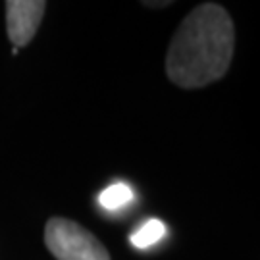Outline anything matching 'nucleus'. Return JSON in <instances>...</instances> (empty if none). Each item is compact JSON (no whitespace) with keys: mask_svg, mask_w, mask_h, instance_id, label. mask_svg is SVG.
<instances>
[{"mask_svg":"<svg viewBox=\"0 0 260 260\" xmlns=\"http://www.w3.org/2000/svg\"><path fill=\"white\" fill-rule=\"evenodd\" d=\"M235 33L230 14L206 2L179 25L166 56V74L183 89H199L225 75L232 64Z\"/></svg>","mask_w":260,"mask_h":260,"instance_id":"nucleus-1","label":"nucleus"},{"mask_svg":"<svg viewBox=\"0 0 260 260\" xmlns=\"http://www.w3.org/2000/svg\"><path fill=\"white\" fill-rule=\"evenodd\" d=\"M45 243L56 260H110L104 245L91 232L66 218H50Z\"/></svg>","mask_w":260,"mask_h":260,"instance_id":"nucleus-2","label":"nucleus"},{"mask_svg":"<svg viewBox=\"0 0 260 260\" xmlns=\"http://www.w3.org/2000/svg\"><path fill=\"white\" fill-rule=\"evenodd\" d=\"M47 2L43 0H8L6 2V29L14 48L31 43L45 16Z\"/></svg>","mask_w":260,"mask_h":260,"instance_id":"nucleus-3","label":"nucleus"},{"mask_svg":"<svg viewBox=\"0 0 260 260\" xmlns=\"http://www.w3.org/2000/svg\"><path fill=\"white\" fill-rule=\"evenodd\" d=\"M166 235V225L160 220H147L129 235V241L137 249H149Z\"/></svg>","mask_w":260,"mask_h":260,"instance_id":"nucleus-4","label":"nucleus"},{"mask_svg":"<svg viewBox=\"0 0 260 260\" xmlns=\"http://www.w3.org/2000/svg\"><path fill=\"white\" fill-rule=\"evenodd\" d=\"M133 199V191L127 183L123 181H116L104 189L99 195V205L104 210H120L121 206H125Z\"/></svg>","mask_w":260,"mask_h":260,"instance_id":"nucleus-5","label":"nucleus"},{"mask_svg":"<svg viewBox=\"0 0 260 260\" xmlns=\"http://www.w3.org/2000/svg\"><path fill=\"white\" fill-rule=\"evenodd\" d=\"M147 6H168L170 2H145Z\"/></svg>","mask_w":260,"mask_h":260,"instance_id":"nucleus-6","label":"nucleus"}]
</instances>
